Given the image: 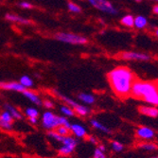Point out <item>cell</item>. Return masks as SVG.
<instances>
[{"label": "cell", "instance_id": "obj_19", "mask_svg": "<svg viewBox=\"0 0 158 158\" xmlns=\"http://www.w3.org/2000/svg\"><path fill=\"white\" fill-rule=\"evenodd\" d=\"M62 143L64 145H69V146H73V147H76L77 144H78V141L76 138L72 137V136H64V139L62 141Z\"/></svg>", "mask_w": 158, "mask_h": 158}, {"label": "cell", "instance_id": "obj_16", "mask_svg": "<svg viewBox=\"0 0 158 158\" xmlns=\"http://www.w3.org/2000/svg\"><path fill=\"white\" fill-rule=\"evenodd\" d=\"M134 22H135V17L131 14H127L124 17L121 18L120 20V23L125 26V27H134Z\"/></svg>", "mask_w": 158, "mask_h": 158}, {"label": "cell", "instance_id": "obj_13", "mask_svg": "<svg viewBox=\"0 0 158 158\" xmlns=\"http://www.w3.org/2000/svg\"><path fill=\"white\" fill-rule=\"evenodd\" d=\"M4 107H5L6 111H8L10 114V116L13 118V119H22V114H21V113L16 108H14L12 105L6 103Z\"/></svg>", "mask_w": 158, "mask_h": 158}, {"label": "cell", "instance_id": "obj_33", "mask_svg": "<svg viewBox=\"0 0 158 158\" xmlns=\"http://www.w3.org/2000/svg\"><path fill=\"white\" fill-rule=\"evenodd\" d=\"M42 104L44 105L46 108H48V109L53 108V103H52V102H50V100H48V99H46V100H44V102H42Z\"/></svg>", "mask_w": 158, "mask_h": 158}, {"label": "cell", "instance_id": "obj_7", "mask_svg": "<svg viewBox=\"0 0 158 158\" xmlns=\"http://www.w3.org/2000/svg\"><path fill=\"white\" fill-rule=\"evenodd\" d=\"M0 89L10 90V91H16L23 93L27 88L20 83L16 81H0Z\"/></svg>", "mask_w": 158, "mask_h": 158}, {"label": "cell", "instance_id": "obj_12", "mask_svg": "<svg viewBox=\"0 0 158 158\" xmlns=\"http://www.w3.org/2000/svg\"><path fill=\"white\" fill-rule=\"evenodd\" d=\"M70 130L71 132H72L75 136L77 137H84L86 135V130H85V128L80 124H71L70 126Z\"/></svg>", "mask_w": 158, "mask_h": 158}, {"label": "cell", "instance_id": "obj_27", "mask_svg": "<svg viewBox=\"0 0 158 158\" xmlns=\"http://www.w3.org/2000/svg\"><path fill=\"white\" fill-rule=\"evenodd\" d=\"M48 135L49 137L53 138L54 140L58 141V142H62V141H63V139H64V136H63V135H59V134L57 133V132L51 131V130H50V131L48 133Z\"/></svg>", "mask_w": 158, "mask_h": 158}, {"label": "cell", "instance_id": "obj_38", "mask_svg": "<svg viewBox=\"0 0 158 158\" xmlns=\"http://www.w3.org/2000/svg\"><path fill=\"white\" fill-rule=\"evenodd\" d=\"M155 35H156V37L158 38V28H156V31H155Z\"/></svg>", "mask_w": 158, "mask_h": 158}, {"label": "cell", "instance_id": "obj_28", "mask_svg": "<svg viewBox=\"0 0 158 158\" xmlns=\"http://www.w3.org/2000/svg\"><path fill=\"white\" fill-rule=\"evenodd\" d=\"M140 148L144 149L146 151H149V152H152V151H155L157 149V146L153 144V143H143V144L140 145Z\"/></svg>", "mask_w": 158, "mask_h": 158}, {"label": "cell", "instance_id": "obj_14", "mask_svg": "<svg viewBox=\"0 0 158 158\" xmlns=\"http://www.w3.org/2000/svg\"><path fill=\"white\" fill-rule=\"evenodd\" d=\"M78 98L86 104H93L95 102V97L87 93H79Z\"/></svg>", "mask_w": 158, "mask_h": 158}, {"label": "cell", "instance_id": "obj_39", "mask_svg": "<svg viewBox=\"0 0 158 158\" xmlns=\"http://www.w3.org/2000/svg\"><path fill=\"white\" fill-rule=\"evenodd\" d=\"M156 158H158V157H156Z\"/></svg>", "mask_w": 158, "mask_h": 158}, {"label": "cell", "instance_id": "obj_20", "mask_svg": "<svg viewBox=\"0 0 158 158\" xmlns=\"http://www.w3.org/2000/svg\"><path fill=\"white\" fill-rule=\"evenodd\" d=\"M76 147H73V146H69V145H63L60 150H59V152L60 154L62 155H69L70 153H72L73 151L75 150Z\"/></svg>", "mask_w": 158, "mask_h": 158}, {"label": "cell", "instance_id": "obj_4", "mask_svg": "<svg viewBox=\"0 0 158 158\" xmlns=\"http://www.w3.org/2000/svg\"><path fill=\"white\" fill-rule=\"evenodd\" d=\"M88 2L96 9L110 14H117L118 10L108 0H88Z\"/></svg>", "mask_w": 158, "mask_h": 158}, {"label": "cell", "instance_id": "obj_10", "mask_svg": "<svg viewBox=\"0 0 158 158\" xmlns=\"http://www.w3.org/2000/svg\"><path fill=\"white\" fill-rule=\"evenodd\" d=\"M138 111L140 114L144 116L150 117V118H156L158 117V109L156 107H151V106H140L138 108Z\"/></svg>", "mask_w": 158, "mask_h": 158}, {"label": "cell", "instance_id": "obj_5", "mask_svg": "<svg viewBox=\"0 0 158 158\" xmlns=\"http://www.w3.org/2000/svg\"><path fill=\"white\" fill-rule=\"evenodd\" d=\"M43 126L47 130H53L58 126H60L59 123V117L54 114L51 112H46L43 114Z\"/></svg>", "mask_w": 158, "mask_h": 158}, {"label": "cell", "instance_id": "obj_9", "mask_svg": "<svg viewBox=\"0 0 158 158\" xmlns=\"http://www.w3.org/2000/svg\"><path fill=\"white\" fill-rule=\"evenodd\" d=\"M136 135L138 137L143 139H152L154 137V131L149 127H139L136 130Z\"/></svg>", "mask_w": 158, "mask_h": 158}, {"label": "cell", "instance_id": "obj_36", "mask_svg": "<svg viewBox=\"0 0 158 158\" xmlns=\"http://www.w3.org/2000/svg\"><path fill=\"white\" fill-rule=\"evenodd\" d=\"M152 11H153V13H155V14H158V5H155V6L153 7V10H152Z\"/></svg>", "mask_w": 158, "mask_h": 158}, {"label": "cell", "instance_id": "obj_6", "mask_svg": "<svg viewBox=\"0 0 158 158\" xmlns=\"http://www.w3.org/2000/svg\"><path fill=\"white\" fill-rule=\"evenodd\" d=\"M120 59L125 61H150L151 56L146 53H140L135 51H126L119 54Z\"/></svg>", "mask_w": 158, "mask_h": 158}, {"label": "cell", "instance_id": "obj_23", "mask_svg": "<svg viewBox=\"0 0 158 158\" xmlns=\"http://www.w3.org/2000/svg\"><path fill=\"white\" fill-rule=\"evenodd\" d=\"M25 114L27 118H38L39 116V112L35 108H27Z\"/></svg>", "mask_w": 158, "mask_h": 158}, {"label": "cell", "instance_id": "obj_11", "mask_svg": "<svg viewBox=\"0 0 158 158\" xmlns=\"http://www.w3.org/2000/svg\"><path fill=\"white\" fill-rule=\"evenodd\" d=\"M22 94H23V96H25L28 100H31V102L32 103H34V104H36V105H38V106L42 105V100H41V98H40L39 96H38L37 94H35L34 92H32V91H31V90L26 89Z\"/></svg>", "mask_w": 158, "mask_h": 158}, {"label": "cell", "instance_id": "obj_17", "mask_svg": "<svg viewBox=\"0 0 158 158\" xmlns=\"http://www.w3.org/2000/svg\"><path fill=\"white\" fill-rule=\"evenodd\" d=\"M91 125H92L94 128L98 129V130L102 131V132H103V133H106V134L111 133V131L109 130V129H108L106 126H104L103 124H102L99 121H98V120H96V119H91Z\"/></svg>", "mask_w": 158, "mask_h": 158}, {"label": "cell", "instance_id": "obj_26", "mask_svg": "<svg viewBox=\"0 0 158 158\" xmlns=\"http://www.w3.org/2000/svg\"><path fill=\"white\" fill-rule=\"evenodd\" d=\"M69 130H70V129H68V128H66L64 126H62V125H60V126H58L56 128V132L58 133L59 135H63V136L68 135H69Z\"/></svg>", "mask_w": 158, "mask_h": 158}, {"label": "cell", "instance_id": "obj_3", "mask_svg": "<svg viewBox=\"0 0 158 158\" xmlns=\"http://www.w3.org/2000/svg\"><path fill=\"white\" fill-rule=\"evenodd\" d=\"M55 39L60 42L66 43L71 45H84L87 43V39L84 36L70 33V32H58L55 34Z\"/></svg>", "mask_w": 158, "mask_h": 158}, {"label": "cell", "instance_id": "obj_8", "mask_svg": "<svg viewBox=\"0 0 158 158\" xmlns=\"http://www.w3.org/2000/svg\"><path fill=\"white\" fill-rule=\"evenodd\" d=\"M6 20L10 21V22H13V23H18V24H22V25H31V21L30 19L24 18L18 14H14V13H7L5 15Z\"/></svg>", "mask_w": 158, "mask_h": 158}, {"label": "cell", "instance_id": "obj_30", "mask_svg": "<svg viewBox=\"0 0 158 158\" xmlns=\"http://www.w3.org/2000/svg\"><path fill=\"white\" fill-rule=\"evenodd\" d=\"M59 123H60V125L64 126V127H66V128L70 129L71 124L69 123V121L67 120V118H64V117H59Z\"/></svg>", "mask_w": 158, "mask_h": 158}, {"label": "cell", "instance_id": "obj_22", "mask_svg": "<svg viewBox=\"0 0 158 158\" xmlns=\"http://www.w3.org/2000/svg\"><path fill=\"white\" fill-rule=\"evenodd\" d=\"M0 119H1V121H3V122L10 123V124H12V121H13V118L10 116V114L8 111H4L1 114H0Z\"/></svg>", "mask_w": 158, "mask_h": 158}, {"label": "cell", "instance_id": "obj_29", "mask_svg": "<svg viewBox=\"0 0 158 158\" xmlns=\"http://www.w3.org/2000/svg\"><path fill=\"white\" fill-rule=\"evenodd\" d=\"M112 148H113V150H114V152H121V151L123 150L124 146L121 144L120 142H118V141H113V142H112Z\"/></svg>", "mask_w": 158, "mask_h": 158}, {"label": "cell", "instance_id": "obj_35", "mask_svg": "<svg viewBox=\"0 0 158 158\" xmlns=\"http://www.w3.org/2000/svg\"><path fill=\"white\" fill-rule=\"evenodd\" d=\"M28 120H30V122L32 123V124L37 123V118H28Z\"/></svg>", "mask_w": 158, "mask_h": 158}, {"label": "cell", "instance_id": "obj_25", "mask_svg": "<svg viewBox=\"0 0 158 158\" xmlns=\"http://www.w3.org/2000/svg\"><path fill=\"white\" fill-rule=\"evenodd\" d=\"M61 112L64 114V116H67V117H73L74 114H75L74 110L71 107H68V106H62Z\"/></svg>", "mask_w": 158, "mask_h": 158}, {"label": "cell", "instance_id": "obj_1", "mask_svg": "<svg viewBox=\"0 0 158 158\" xmlns=\"http://www.w3.org/2000/svg\"><path fill=\"white\" fill-rule=\"evenodd\" d=\"M107 79L114 93L122 98L130 97L132 86L136 80L133 71L126 66L114 68L108 73Z\"/></svg>", "mask_w": 158, "mask_h": 158}, {"label": "cell", "instance_id": "obj_18", "mask_svg": "<svg viewBox=\"0 0 158 158\" xmlns=\"http://www.w3.org/2000/svg\"><path fill=\"white\" fill-rule=\"evenodd\" d=\"M74 112H76L78 114H80V116H81V117H84V116H86V114H89L90 110H89L87 107H86V106H84V105L79 104V105L74 109Z\"/></svg>", "mask_w": 158, "mask_h": 158}, {"label": "cell", "instance_id": "obj_32", "mask_svg": "<svg viewBox=\"0 0 158 158\" xmlns=\"http://www.w3.org/2000/svg\"><path fill=\"white\" fill-rule=\"evenodd\" d=\"M93 158H106V156H105V154H104L103 152H102L100 150H98V149H96L95 152H94V156H93Z\"/></svg>", "mask_w": 158, "mask_h": 158}, {"label": "cell", "instance_id": "obj_34", "mask_svg": "<svg viewBox=\"0 0 158 158\" xmlns=\"http://www.w3.org/2000/svg\"><path fill=\"white\" fill-rule=\"evenodd\" d=\"M89 141H90L91 143H93V144H98V140L96 139L95 136H90V137H89Z\"/></svg>", "mask_w": 158, "mask_h": 158}, {"label": "cell", "instance_id": "obj_15", "mask_svg": "<svg viewBox=\"0 0 158 158\" xmlns=\"http://www.w3.org/2000/svg\"><path fill=\"white\" fill-rule=\"evenodd\" d=\"M147 25H148V20H147L146 17L139 15V16H136V17L135 18L134 26H135L136 28L142 30V28H144Z\"/></svg>", "mask_w": 158, "mask_h": 158}, {"label": "cell", "instance_id": "obj_21", "mask_svg": "<svg viewBox=\"0 0 158 158\" xmlns=\"http://www.w3.org/2000/svg\"><path fill=\"white\" fill-rule=\"evenodd\" d=\"M24 87H26V88H28V87H31V86L33 85V81H32V80L28 77V76H27V75H25V76H23V77H21V79H20V81H19Z\"/></svg>", "mask_w": 158, "mask_h": 158}, {"label": "cell", "instance_id": "obj_31", "mask_svg": "<svg viewBox=\"0 0 158 158\" xmlns=\"http://www.w3.org/2000/svg\"><path fill=\"white\" fill-rule=\"evenodd\" d=\"M18 5H19L20 8L26 9V10H31V9L33 8V5H32L31 3H30V2H27V1H22V2H20Z\"/></svg>", "mask_w": 158, "mask_h": 158}, {"label": "cell", "instance_id": "obj_2", "mask_svg": "<svg viewBox=\"0 0 158 158\" xmlns=\"http://www.w3.org/2000/svg\"><path fill=\"white\" fill-rule=\"evenodd\" d=\"M130 97L152 105H158V81H143L135 80L132 86Z\"/></svg>", "mask_w": 158, "mask_h": 158}, {"label": "cell", "instance_id": "obj_37", "mask_svg": "<svg viewBox=\"0 0 158 158\" xmlns=\"http://www.w3.org/2000/svg\"><path fill=\"white\" fill-rule=\"evenodd\" d=\"M98 150H100L102 152H104L106 149H105V147H104L103 145H99V147H98Z\"/></svg>", "mask_w": 158, "mask_h": 158}, {"label": "cell", "instance_id": "obj_40", "mask_svg": "<svg viewBox=\"0 0 158 158\" xmlns=\"http://www.w3.org/2000/svg\"><path fill=\"white\" fill-rule=\"evenodd\" d=\"M157 1H158V0H157Z\"/></svg>", "mask_w": 158, "mask_h": 158}, {"label": "cell", "instance_id": "obj_24", "mask_svg": "<svg viewBox=\"0 0 158 158\" xmlns=\"http://www.w3.org/2000/svg\"><path fill=\"white\" fill-rule=\"evenodd\" d=\"M67 8L71 12H74V13H79V12L81 11V8L79 5H77V4H75L73 2H68L67 3Z\"/></svg>", "mask_w": 158, "mask_h": 158}]
</instances>
